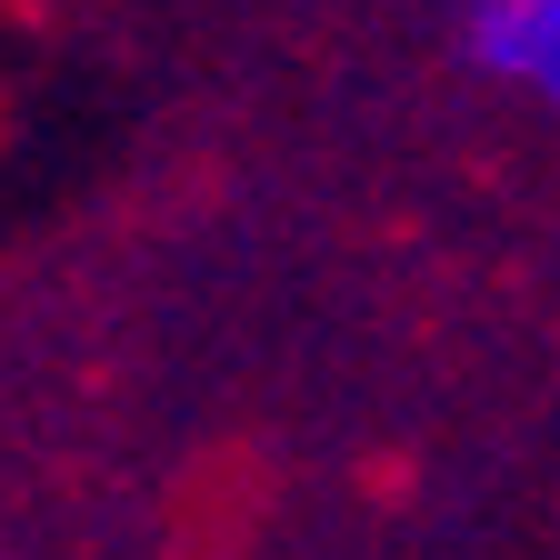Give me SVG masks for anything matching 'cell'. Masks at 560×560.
I'll list each match as a JSON object with an SVG mask.
<instances>
[{
  "label": "cell",
  "mask_w": 560,
  "mask_h": 560,
  "mask_svg": "<svg viewBox=\"0 0 560 560\" xmlns=\"http://www.w3.org/2000/svg\"><path fill=\"white\" fill-rule=\"evenodd\" d=\"M460 50L480 81L550 101L560 91V0H460Z\"/></svg>",
  "instance_id": "cell-1"
}]
</instances>
